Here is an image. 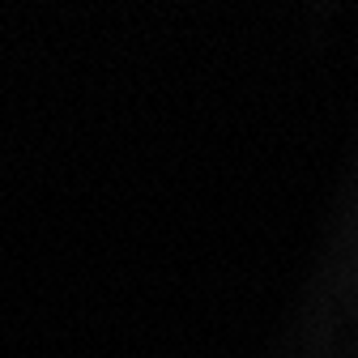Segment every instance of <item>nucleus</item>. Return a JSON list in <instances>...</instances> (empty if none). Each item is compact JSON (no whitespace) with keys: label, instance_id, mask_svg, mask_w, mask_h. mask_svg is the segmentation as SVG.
I'll return each mask as SVG.
<instances>
[]
</instances>
